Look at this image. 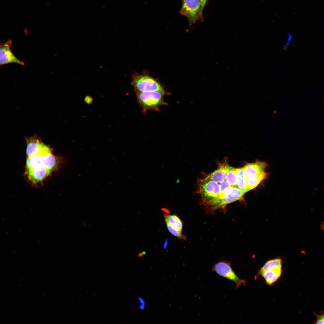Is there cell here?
Masks as SVG:
<instances>
[{"label":"cell","mask_w":324,"mask_h":324,"mask_svg":"<svg viewBox=\"0 0 324 324\" xmlns=\"http://www.w3.org/2000/svg\"><path fill=\"white\" fill-rule=\"evenodd\" d=\"M57 163V159L51 153L42 155L41 165L50 172L56 167Z\"/></svg>","instance_id":"13"},{"label":"cell","mask_w":324,"mask_h":324,"mask_svg":"<svg viewBox=\"0 0 324 324\" xmlns=\"http://www.w3.org/2000/svg\"><path fill=\"white\" fill-rule=\"evenodd\" d=\"M266 166V164L263 162L248 164L244 167V171L246 177L254 176L264 172Z\"/></svg>","instance_id":"11"},{"label":"cell","mask_w":324,"mask_h":324,"mask_svg":"<svg viewBox=\"0 0 324 324\" xmlns=\"http://www.w3.org/2000/svg\"><path fill=\"white\" fill-rule=\"evenodd\" d=\"M315 314L316 316V319L315 321V323L324 324V313L320 315Z\"/></svg>","instance_id":"22"},{"label":"cell","mask_w":324,"mask_h":324,"mask_svg":"<svg viewBox=\"0 0 324 324\" xmlns=\"http://www.w3.org/2000/svg\"><path fill=\"white\" fill-rule=\"evenodd\" d=\"M204 0V1H206V2H207V1H208V0Z\"/></svg>","instance_id":"28"},{"label":"cell","mask_w":324,"mask_h":324,"mask_svg":"<svg viewBox=\"0 0 324 324\" xmlns=\"http://www.w3.org/2000/svg\"><path fill=\"white\" fill-rule=\"evenodd\" d=\"M231 167L226 163L220 165L216 170L207 176L201 182L211 181L218 183H221L225 180L226 174Z\"/></svg>","instance_id":"9"},{"label":"cell","mask_w":324,"mask_h":324,"mask_svg":"<svg viewBox=\"0 0 324 324\" xmlns=\"http://www.w3.org/2000/svg\"><path fill=\"white\" fill-rule=\"evenodd\" d=\"M182 0L180 13L187 18L190 26L204 20L203 11L207 2L203 0Z\"/></svg>","instance_id":"3"},{"label":"cell","mask_w":324,"mask_h":324,"mask_svg":"<svg viewBox=\"0 0 324 324\" xmlns=\"http://www.w3.org/2000/svg\"><path fill=\"white\" fill-rule=\"evenodd\" d=\"M246 176L244 167L237 169L236 174V187L245 192L248 191L246 182Z\"/></svg>","instance_id":"15"},{"label":"cell","mask_w":324,"mask_h":324,"mask_svg":"<svg viewBox=\"0 0 324 324\" xmlns=\"http://www.w3.org/2000/svg\"><path fill=\"white\" fill-rule=\"evenodd\" d=\"M138 300L140 303V304L139 306L140 309L143 310L144 308L145 307V301L143 299L140 297L138 298Z\"/></svg>","instance_id":"24"},{"label":"cell","mask_w":324,"mask_h":324,"mask_svg":"<svg viewBox=\"0 0 324 324\" xmlns=\"http://www.w3.org/2000/svg\"><path fill=\"white\" fill-rule=\"evenodd\" d=\"M166 226L169 231L174 236L183 240L186 239L185 236L182 235L177 229L168 222H166Z\"/></svg>","instance_id":"20"},{"label":"cell","mask_w":324,"mask_h":324,"mask_svg":"<svg viewBox=\"0 0 324 324\" xmlns=\"http://www.w3.org/2000/svg\"><path fill=\"white\" fill-rule=\"evenodd\" d=\"M281 273L282 268H275L268 270L260 274L268 285H271L279 278Z\"/></svg>","instance_id":"12"},{"label":"cell","mask_w":324,"mask_h":324,"mask_svg":"<svg viewBox=\"0 0 324 324\" xmlns=\"http://www.w3.org/2000/svg\"><path fill=\"white\" fill-rule=\"evenodd\" d=\"M321 229L324 231V228H322Z\"/></svg>","instance_id":"29"},{"label":"cell","mask_w":324,"mask_h":324,"mask_svg":"<svg viewBox=\"0 0 324 324\" xmlns=\"http://www.w3.org/2000/svg\"><path fill=\"white\" fill-rule=\"evenodd\" d=\"M267 173L263 172L257 175L246 177V182L248 191L256 187L266 177Z\"/></svg>","instance_id":"14"},{"label":"cell","mask_w":324,"mask_h":324,"mask_svg":"<svg viewBox=\"0 0 324 324\" xmlns=\"http://www.w3.org/2000/svg\"><path fill=\"white\" fill-rule=\"evenodd\" d=\"M84 100L87 104H90L92 103L93 99L91 96L87 95L85 97Z\"/></svg>","instance_id":"23"},{"label":"cell","mask_w":324,"mask_h":324,"mask_svg":"<svg viewBox=\"0 0 324 324\" xmlns=\"http://www.w3.org/2000/svg\"><path fill=\"white\" fill-rule=\"evenodd\" d=\"M167 244H168V239H166V240L164 242V244L163 248H164V249H165L166 248V247H167Z\"/></svg>","instance_id":"26"},{"label":"cell","mask_w":324,"mask_h":324,"mask_svg":"<svg viewBox=\"0 0 324 324\" xmlns=\"http://www.w3.org/2000/svg\"><path fill=\"white\" fill-rule=\"evenodd\" d=\"M28 157L51 153L50 148L44 144L36 136L26 138Z\"/></svg>","instance_id":"7"},{"label":"cell","mask_w":324,"mask_h":324,"mask_svg":"<svg viewBox=\"0 0 324 324\" xmlns=\"http://www.w3.org/2000/svg\"><path fill=\"white\" fill-rule=\"evenodd\" d=\"M212 270L219 275L235 283L236 288L245 285V281L240 279L236 275L229 262L224 261L218 262L213 266Z\"/></svg>","instance_id":"5"},{"label":"cell","mask_w":324,"mask_h":324,"mask_svg":"<svg viewBox=\"0 0 324 324\" xmlns=\"http://www.w3.org/2000/svg\"><path fill=\"white\" fill-rule=\"evenodd\" d=\"M282 261L280 259L276 258L270 260L266 262L259 271L260 274L262 272L271 268H282Z\"/></svg>","instance_id":"17"},{"label":"cell","mask_w":324,"mask_h":324,"mask_svg":"<svg viewBox=\"0 0 324 324\" xmlns=\"http://www.w3.org/2000/svg\"><path fill=\"white\" fill-rule=\"evenodd\" d=\"M43 155L37 154L28 157L26 160L27 169H32L41 165Z\"/></svg>","instance_id":"18"},{"label":"cell","mask_w":324,"mask_h":324,"mask_svg":"<svg viewBox=\"0 0 324 324\" xmlns=\"http://www.w3.org/2000/svg\"><path fill=\"white\" fill-rule=\"evenodd\" d=\"M131 84L136 93L164 90L158 81L147 74L137 73L133 74Z\"/></svg>","instance_id":"4"},{"label":"cell","mask_w":324,"mask_h":324,"mask_svg":"<svg viewBox=\"0 0 324 324\" xmlns=\"http://www.w3.org/2000/svg\"><path fill=\"white\" fill-rule=\"evenodd\" d=\"M237 169L231 167L227 172L225 181L231 186L236 187V174Z\"/></svg>","instance_id":"19"},{"label":"cell","mask_w":324,"mask_h":324,"mask_svg":"<svg viewBox=\"0 0 324 324\" xmlns=\"http://www.w3.org/2000/svg\"><path fill=\"white\" fill-rule=\"evenodd\" d=\"M12 44L11 40H8L0 45V64L1 65L10 63H16L24 65L23 62L18 59L10 50Z\"/></svg>","instance_id":"8"},{"label":"cell","mask_w":324,"mask_h":324,"mask_svg":"<svg viewBox=\"0 0 324 324\" xmlns=\"http://www.w3.org/2000/svg\"><path fill=\"white\" fill-rule=\"evenodd\" d=\"M246 192L236 187H232L227 194L218 198L208 201L203 205L207 212L213 214L218 209L224 210L227 205L242 199Z\"/></svg>","instance_id":"2"},{"label":"cell","mask_w":324,"mask_h":324,"mask_svg":"<svg viewBox=\"0 0 324 324\" xmlns=\"http://www.w3.org/2000/svg\"><path fill=\"white\" fill-rule=\"evenodd\" d=\"M27 171L29 179L34 183L42 181L50 172L41 165L32 169L27 170Z\"/></svg>","instance_id":"10"},{"label":"cell","mask_w":324,"mask_h":324,"mask_svg":"<svg viewBox=\"0 0 324 324\" xmlns=\"http://www.w3.org/2000/svg\"><path fill=\"white\" fill-rule=\"evenodd\" d=\"M292 35L290 34H289V36H288V38H287V42L286 43V45H285V47H284V48H285L286 49V48H287L288 46L289 45V44L290 43L291 41V40H292Z\"/></svg>","instance_id":"25"},{"label":"cell","mask_w":324,"mask_h":324,"mask_svg":"<svg viewBox=\"0 0 324 324\" xmlns=\"http://www.w3.org/2000/svg\"><path fill=\"white\" fill-rule=\"evenodd\" d=\"M219 185L220 189V196L218 198L221 197L228 193L231 190L232 187L225 180L220 183Z\"/></svg>","instance_id":"21"},{"label":"cell","mask_w":324,"mask_h":324,"mask_svg":"<svg viewBox=\"0 0 324 324\" xmlns=\"http://www.w3.org/2000/svg\"><path fill=\"white\" fill-rule=\"evenodd\" d=\"M321 228H324V222L321 225Z\"/></svg>","instance_id":"27"},{"label":"cell","mask_w":324,"mask_h":324,"mask_svg":"<svg viewBox=\"0 0 324 324\" xmlns=\"http://www.w3.org/2000/svg\"><path fill=\"white\" fill-rule=\"evenodd\" d=\"M137 102L143 112L147 111H159L161 106L167 105L164 96L168 94L165 90L136 93Z\"/></svg>","instance_id":"1"},{"label":"cell","mask_w":324,"mask_h":324,"mask_svg":"<svg viewBox=\"0 0 324 324\" xmlns=\"http://www.w3.org/2000/svg\"><path fill=\"white\" fill-rule=\"evenodd\" d=\"M165 221L168 222L182 233L183 224L179 218L176 214H164Z\"/></svg>","instance_id":"16"},{"label":"cell","mask_w":324,"mask_h":324,"mask_svg":"<svg viewBox=\"0 0 324 324\" xmlns=\"http://www.w3.org/2000/svg\"><path fill=\"white\" fill-rule=\"evenodd\" d=\"M201 182L199 193L202 197L201 202L202 204L220 196V191L218 183L211 181Z\"/></svg>","instance_id":"6"}]
</instances>
